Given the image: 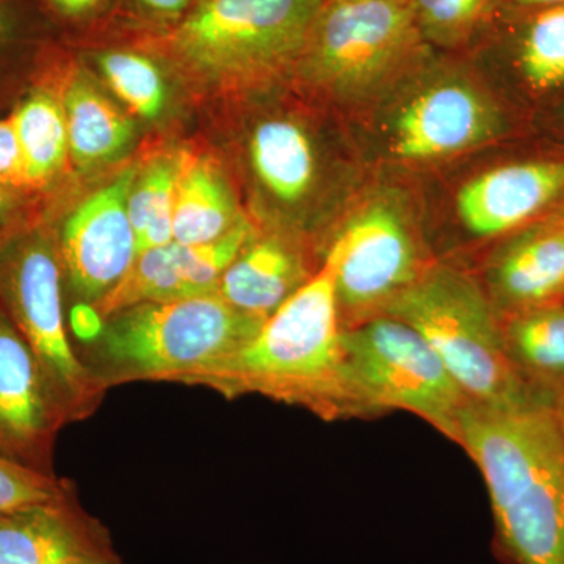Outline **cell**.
I'll return each mask as SVG.
<instances>
[{"instance_id":"6da1fadb","label":"cell","mask_w":564,"mask_h":564,"mask_svg":"<svg viewBox=\"0 0 564 564\" xmlns=\"http://www.w3.org/2000/svg\"><path fill=\"white\" fill-rule=\"evenodd\" d=\"M458 444L484 474L510 564H564V417L558 406L467 403Z\"/></svg>"},{"instance_id":"7a4b0ae2","label":"cell","mask_w":564,"mask_h":564,"mask_svg":"<svg viewBox=\"0 0 564 564\" xmlns=\"http://www.w3.org/2000/svg\"><path fill=\"white\" fill-rule=\"evenodd\" d=\"M343 332L333 265L326 258L250 343L176 383L204 386L228 399L259 393L325 419L355 414L345 384Z\"/></svg>"},{"instance_id":"3957f363","label":"cell","mask_w":564,"mask_h":564,"mask_svg":"<svg viewBox=\"0 0 564 564\" xmlns=\"http://www.w3.org/2000/svg\"><path fill=\"white\" fill-rule=\"evenodd\" d=\"M261 318L237 311L217 292L143 303L102 321L77 351L104 391L132 381L176 383L250 343Z\"/></svg>"},{"instance_id":"277c9868","label":"cell","mask_w":564,"mask_h":564,"mask_svg":"<svg viewBox=\"0 0 564 564\" xmlns=\"http://www.w3.org/2000/svg\"><path fill=\"white\" fill-rule=\"evenodd\" d=\"M383 314L422 334L469 403L486 408L549 403L514 369L505 348L502 323L466 274L447 267L426 270Z\"/></svg>"},{"instance_id":"5b68a950","label":"cell","mask_w":564,"mask_h":564,"mask_svg":"<svg viewBox=\"0 0 564 564\" xmlns=\"http://www.w3.org/2000/svg\"><path fill=\"white\" fill-rule=\"evenodd\" d=\"M322 0H203L162 40L196 79L252 87L300 65Z\"/></svg>"},{"instance_id":"8992f818","label":"cell","mask_w":564,"mask_h":564,"mask_svg":"<svg viewBox=\"0 0 564 564\" xmlns=\"http://www.w3.org/2000/svg\"><path fill=\"white\" fill-rule=\"evenodd\" d=\"M0 310L39 359L66 425L95 414L106 391L70 343L61 262L46 228L25 221L0 240Z\"/></svg>"},{"instance_id":"52a82bcc","label":"cell","mask_w":564,"mask_h":564,"mask_svg":"<svg viewBox=\"0 0 564 564\" xmlns=\"http://www.w3.org/2000/svg\"><path fill=\"white\" fill-rule=\"evenodd\" d=\"M343 351L352 413L408 411L458 443L469 400L413 326L389 315L344 326Z\"/></svg>"},{"instance_id":"ba28073f","label":"cell","mask_w":564,"mask_h":564,"mask_svg":"<svg viewBox=\"0 0 564 564\" xmlns=\"http://www.w3.org/2000/svg\"><path fill=\"white\" fill-rule=\"evenodd\" d=\"M425 47L410 0H322L300 63L318 84L358 96L413 65Z\"/></svg>"},{"instance_id":"9c48e42d","label":"cell","mask_w":564,"mask_h":564,"mask_svg":"<svg viewBox=\"0 0 564 564\" xmlns=\"http://www.w3.org/2000/svg\"><path fill=\"white\" fill-rule=\"evenodd\" d=\"M326 258L333 265L339 314L345 311L361 322L373 311L384 313L423 273L410 226L388 199L352 215Z\"/></svg>"},{"instance_id":"30bf717a","label":"cell","mask_w":564,"mask_h":564,"mask_svg":"<svg viewBox=\"0 0 564 564\" xmlns=\"http://www.w3.org/2000/svg\"><path fill=\"white\" fill-rule=\"evenodd\" d=\"M135 177V170L122 172L82 202L54 234L62 278L77 304L98 303L135 261L137 239L128 207Z\"/></svg>"},{"instance_id":"8fae6325","label":"cell","mask_w":564,"mask_h":564,"mask_svg":"<svg viewBox=\"0 0 564 564\" xmlns=\"http://www.w3.org/2000/svg\"><path fill=\"white\" fill-rule=\"evenodd\" d=\"M254 239L251 223L242 218L231 231L214 242H172L141 251L128 273L106 296L93 304V310L106 321L137 304L174 302L214 293L223 273Z\"/></svg>"},{"instance_id":"7c38bea8","label":"cell","mask_w":564,"mask_h":564,"mask_svg":"<svg viewBox=\"0 0 564 564\" xmlns=\"http://www.w3.org/2000/svg\"><path fill=\"white\" fill-rule=\"evenodd\" d=\"M66 426L39 359L0 310V454L54 474V447Z\"/></svg>"},{"instance_id":"4fadbf2b","label":"cell","mask_w":564,"mask_h":564,"mask_svg":"<svg viewBox=\"0 0 564 564\" xmlns=\"http://www.w3.org/2000/svg\"><path fill=\"white\" fill-rule=\"evenodd\" d=\"M0 564H124L109 529L87 513L76 489L0 518Z\"/></svg>"},{"instance_id":"5bb4252c","label":"cell","mask_w":564,"mask_h":564,"mask_svg":"<svg viewBox=\"0 0 564 564\" xmlns=\"http://www.w3.org/2000/svg\"><path fill=\"white\" fill-rule=\"evenodd\" d=\"M464 82L447 80L406 104L393 122L392 152L404 161H432L477 147L499 128L496 111Z\"/></svg>"},{"instance_id":"9a60e30c","label":"cell","mask_w":564,"mask_h":564,"mask_svg":"<svg viewBox=\"0 0 564 564\" xmlns=\"http://www.w3.org/2000/svg\"><path fill=\"white\" fill-rule=\"evenodd\" d=\"M563 191L564 162L513 163L467 182L456 204L470 232L492 237L530 220Z\"/></svg>"},{"instance_id":"2e32d148","label":"cell","mask_w":564,"mask_h":564,"mask_svg":"<svg viewBox=\"0 0 564 564\" xmlns=\"http://www.w3.org/2000/svg\"><path fill=\"white\" fill-rule=\"evenodd\" d=\"M302 256L280 239H254L234 259L218 295L240 313L267 321L310 280Z\"/></svg>"},{"instance_id":"e0dca14e","label":"cell","mask_w":564,"mask_h":564,"mask_svg":"<svg viewBox=\"0 0 564 564\" xmlns=\"http://www.w3.org/2000/svg\"><path fill=\"white\" fill-rule=\"evenodd\" d=\"M494 292L513 314L552 306L564 293V228L527 234L492 263Z\"/></svg>"},{"instance_id":"ac0fdd59","label":"cell","mask_w":564,"mask_h":564,"mask_svg":"<svg viewBox=\"0 0 564 564\" xmlns=\"http://www.w3.org/2000/svg\"><path fill=\"white\" fill-rule=\"evenodd\" d=\"M33 82L10 115L17 132L29 191H50L69 159L68 128L61 96L51 88L46 74Z\"/></svg>"},{"instance_id":"d6986e66","label":"cell","mask_w":564,"mask_h":564,"mask_svg":"<svg viewBox=\"0 0 564 564\" xmlns=\"http://www.w3.org/2000/svg\"><path fill=\"white\" fill-rule=\"evenodd\" d=\"M58 91L68 128L69 159L91 169L120 155L133 137V122L79 70H70Z\"/></svg>"},{"instance_id":"ffe728a7","label":"cell","mask_w":564,"mask_h":564,"mask_svg":"<svg viewBox=\"0 0 564 564\" xmlns=\"http://www.w3.org/2000/svg\"><path fill=\"white\" fill-rule=\"evenodd\" d=\"M502 333L522 380L560 408L564 400V307L552 304L513 314Z\"/></svg>"},{"instance_id":"44dd1931","label":"cell","mask_w":564,"mask_h":564,"mask_svg":"<svg viewBox=\"0 0 564 564\" xmlns=\"http://www.w3.org/2000/svg\"><path fill=\"white\" fill-rule=\"evenodd\" d=\"M225 177L207 159L182 152L173 212V242L209 243L242 220Z\"/></svg>"},{"instance_id":"7402d4cb","label":"cell","mask_w":564,"mask_h":564,"mask_svg":"<svg viewBox=\"0 0 564 564\" xmlns=\"http://www.w3.org/2000/svg\"><path fill=\"white\" fill-rule=\"evenodd\" d=\"M251 161L263 187L282 203L302 202L313 187V144L295 122H261L252 133Z\"/></svg>"},{"instance_id":"603a6c76","label":"cell","mask_w":564,"mask_h":564,"mask_svg":"<svg viewBox=\"0 0 564 564\" xmlns=\"http://www.w3.org/2000/svg\"><path fill=\"white\" fill-rule=\"evenodd\" d=\"M521 11L524 14L510 40L516 65L536 90L560 87L564 84V3Z\"/></svg>"},{"instance_id":"cb8c5ba5","label":"cell","mask_w":564,"mask_h":564,"mask_svg":"<svg viewBox=\"0 0 564 564\" xmlns=\"http://www.w3.org/2000/svg\"><path fill=\"white\" fill-rule=\"evenodd\" d=\"M181 154L152 162L135 177L129 193V217L137 239V254L173 242L174 196Z\"/></svg>"},{"instance_id":"d4e9b609","label":"cell","mask_w":564,"mask_h":564,"mask_svg":"<svg viewBox=\"0 0 564 564\" xmlns=\"http://www.w3.org/2000/svg\"><path fill=\"white\" fill-rule=\"evenodd\" d=\"M425 43L456 50L492 28L502 0H410Z\"/></svg>"},{"instance_id":"484cf974","label":"cell","mask_w":564,"mask_h":564,"mask_svg":"<svg viewBox=\"0 0 564 564\" xmlns=\"http://www.w3.org/2000/svg\"><path fill=\"white\" fill-rule=\"evenodd\" d=\"M104 79L129 109L144 120L159 117L165 106V82L150 58L135 52L109 51L99 57Z\"/></svg>"},{"instance_id":"4316f807","label":"cell","mask_w":564,"mask_h":564,"mask_svg":"<svg viewBox=\"0 0 564 564\" xmlns=\"http://www.w3.org/2000/svg\"><path fill=\"white\" fill-rule=\"evenodd\" d=\"M74 489L70 481L57 475L40 473L0 454V514L52 502Z\"/></svg>"},{"instance_id":"83f0119b","label":"cell","mask_w":564,"mask_h":564,"mask_svg":"<svg viewBox=\"0 0 564 564\" xmlns=\"http://www.w3.org/2000/svg\"><path fill=\"white\" fill-rule=\"evenodd\" d=\"M0 185L31 192L25 180L20 143L9 117L0 118Z\"/></svg>"},{"instance_id":"f1b7e54d","label":"cell","mask_w":564,"mask_h":564,"mask_svg":"<svg viewBox=\"0 0 564 564\" xmlns=\"http://www.w3.org/2000/svg\"><path fill=\"white\" fill-rule=\"evenodd\" d=\"M35 195L31 192L14 191V188L0 185V240L24 225L22 209L28 206L29 198Z\"/></svg>"},{"instance_id":"f546056e","label":"cell","mask_w":564,"mask_h":564,"mask_svg":"<svg viewBox=\"0 0 564 564\" xmlns=\"http://www.w3.org/2000/svg\"><path fill=\"white\" fill-rule=\"evenodd\" d=\"M52 10L66 18H82L102 6L104 0H44Z\"/></svg>"},{"instance_id":"4dcf8cb0","label":"cell","mask_w":564,"mask_h":564,"mask_svg":"<svg viewBox=\"0 0 564 564\" xmlns=\"http://www.w3.org/2000/svg\"><path fill=\"white\" fill-rule=\"evenodd\" d=\"M139 3L151 14L172 20V18L181 17L184 13L191 0H139Z\"/></svg>"},{"instance_id":"1f68e13d","label":"cell","mask_w":564,"mask_h":564,"mask_svg":"<svg viewBox=\"0 0 564 564\" xmlns=\"http://www.w3.org/2000/svg\"><path fill=\"white\" fill-rule=\"evenodd\" d=\"M17 21L11 11L0 2V57L7 52V47L17 41Z\"/></svg>"},{"instance_id":"d6a6232c","label":"cell","mask_w":564,"mask_h":564,"mask_svg":"<svg viewBox=\"0 0 564 564\" xmlns=\"http://www.w3.org/2000/svg\"><path fill=\"white\" fill-rule=\"evenodd\" d=\"M503 6L518 10L545 9V7L563 6L564 0H502Z\"/></svg>"},{"instance_id":"836d02e7","label":"cell","mask_w":564,"mask_h":564,"mask_svg":"<svg viewBox=\"0 0 564 564\" xmlns=\"http://www.w3.org/2000/svg\"><path fill=\"white\" fill-rule=\"evenodd\" d=\"M560 411H562V413H564V400H563L562 404H560Z\"/></svg>"},{"instance_id":"e575fe53","label":"cell","mask_w":564,"mask_h":564,"mask_svg":"<svg viewBox=\"0 0 564 564\" xmlns=\"http://www.w3.org/2000/svg\"><path fill=\"white\" fill-rule=\"evenodd\" d=\"M3 514H0V518H2Z\"/></svg>"},{"instance_id":"d590c367","label":"cell","mask_w":564,"mask_h":564,"mask_svg":"<svg viewBox=\"0 0 564 564\" xmlns=\"http://www.w3.org/2000/svg\"><path fill=\"white\" fill-rule=\"evenodd\" d=\"M562 414H563V417H564V413H562Z\"/></svg>"}]
</instances>
